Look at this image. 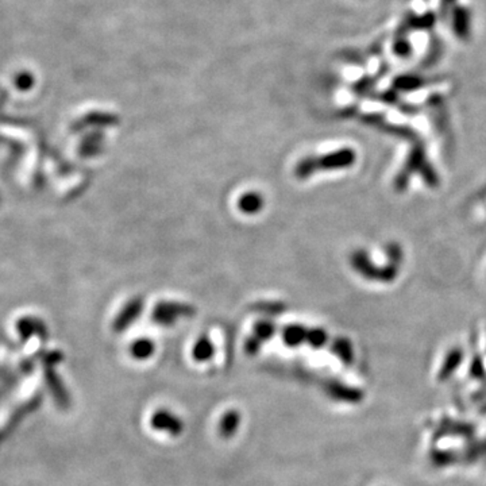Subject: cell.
I'll use <instances>...</instances> for the list:
<instances>
[{
    "label": "cell",
    "mask_w": 486,
    "mask_h": 486,
    "mask_svg": "<svg viewBox=\"0 0 486 486\" xmlns=\"http://www.w3.org/2000/svg\"><path fill=\"white\" fill-rule=\"evenodd\" d=\"M332 351L346 364H350L353 359V348L348 339L339 338L332 343Z\"/></svg>",
    "instance_id": "obj_13"
},
{
    "label": "cell",
    "mask_w": 486,
    "mask_h": 486,
    "mask_svg": "<svg viewBox=\"0 0 486 486\" xmlns=\"http://www.w3.org/2000/svg\"><path fill=\"white\" fill-rule=\"evenodd\" d=\"M328 341L327 332L322 328H315V330H308L307 335V343L314 348H323Z\"/></svg>",
    "instance_id": "obj_14"
},
{
    "label": "cell",
    "mask_w": 486,
    "mask_h": 486,
    "mask_svg": "<svg viewBox=\"0 0 486 486\" xmlns=\"http://www.w3.org/2000/svg\"><path fill=\"white\" fill-rule=\"evenodd\" d=\"M307 335L308 330L305 327L299 324H292L284 330V342L289 348H298L301 343L307 342Z\"/></svg>",
    "instance_id": "obj_7"
},
{
    "label": "cell",
    "mask_w": 486,
    "mask_h": 486,
    "mask_svg": "<svg viewBox=\"0 0 486 486\" xmlns=\"http://www.w3.org/2000/svg\"><path fill=\"white\" fill-rule=\"evenodd\" d=\"M351 265L357 273L366 280L391 284L398 276L400 265L389 261L384 266H377L365 250H355L351 255Z\"/></svg>",
    "instance_id": "obj_2"
},
{
    "label": "cell",
    "mask_w": 486,
    "mask_h": 486,
    "mask_svg": "<svg viewBox=\"0 0 486 486\" xmlns=\"http://www.w3.org/2000/svg\"><path fill=\"white\" fill-rule=\"evenodd\" d=\"M150 426L156 431H165L172 437H179L184 430L181 419L168 410H159L157 412H154L150 419Z\"/></svg>",
    "instance_id": "obj_5"
},
{
    "label": "cell",
    "mask_w": 486,
    "mask_h": 486,
    "mask_svg": "<svg viewBox=\"0 0 486 486\" xmlns=\"http://www.w3.org/2000/svg\"><path fill=\"white\" fill-rule=\"evenodd\" d=\"M154 350H156V345L153 341L139 339L137 342H134V345L131 348V354L136 359L145 361V359H149L154 354Z\"/></svg>",
    "instance_id": "obj_11"
},
{
    "label": "cell",
    "mask_w": 486,
    "mask_h": 486,
    "mask_svg": "<svg viewBox=\"0 0 486 486\" xmlns=\"http://www.w3.org/2000/svg\"><path fill=\"white\" fill-rule=\"evenodd\" d=\"M318 169V162L316 157H307L304 160H301L298 166H296V176L299 179H308L309 176H312Z\"/></svg>",
    "instance_id": "obj_12"
},
{
    "label": "cell",
    "mask_w": 486,
    "mask_h": 486,
    "mask_svg": "<svg viewBox=\"0 0 486 486\" xmlns=\"http://www.w3.org/2000/svg\"><path fill=\"white\" fill-rule=\"evenodd\" d=\"M193 315V308L179 302H160L153 314V319L160 325H172L180 316Z\"/></svg>",
    "instance_id": "obj_3"
},
{
    "label": "cell",
    "mask_w": 486,
    "mask_h": 486,
    "mask_svg": "<svg viewBox=\"0 0 486 486\" xmlns=\"http://www.w3.org/2000/svg\"><path fill=\"white\" fill-rule=\"evenodd\" d=\"M355 160H357V154L350 147H343L322 157H316L318 169H324V170L348 169L355 163Z\"/></svg>",
    "instance_id": "obj_4"
},
{
    "label": "cell",
    "mask_w": 486,
    "mask_h": 486,
    "mask_svg": "<svg viewBox=\"0 0 486 486\" xmlns=\"http://www.w3.org/2000/svg\"><path fill=\"white\" fill-rule=\"evenodd\" d=\"M415 173H419L424 179L427 186L431 188L439 186V177L437 175V170L434 169V166L430 165V162L427 161L426 153L420 145L414 146L412 150L410 152L404 168L401 169V172L397 175L394 180L396 189L404 191L410 183V179Z\"/></svg>",
    "instance_id": "obj_1"
},
{
    "label": "cell",
    "mask_w": 486,
    "mask_h": 486,
    "mask_svg": "<svg viewBox=\"0 0 486 486\" xmlns=\"http://www.w3.org/2000/svg\"><path fill=\"white\" fill-rule=\"evenodd\" d=\"M241 426V414L238 411L226 412L219 423V432L223 438H232Z\"/></svg>",
    "instance_id": "obj_6"
},
{
    "label": "cell",
    "mask_w": 486,
    "mask_h": 486,
    "mask_svg": "<svg viewBox=\"0 0 486 486\" xmlns=\"http://www.w3.org/2000/svg\"><path fill=\"white\" fill-rule=\"evenodd\" d=\"M213 353H215V348L207 337L199 338L192 348V357L197 362L209 361L213 357Z\"/></svg>",
    "instance_id": "obj_8"
},
{
    "label": "cell",
    "mask_w": 486,
    "mask_h": 486,
    "mask_svg": "<svg viewBox=\"0 0 486 486\" xmlns=\"http://www.w3.org/2000/svg\"><path fill=\"white\" fill-rule=\"evenodd\" d=\"M238 206H239V209L245 213H257L264 207V199L261 195H258L255 192H249V193H245L239 199Z\"/></svg>",
    "instance_id": "obj_10"
},
{
    "label": "cell",
    "mask_w": 486,
    "mask_h": 486,
    "mask_svg": "<svg viewBox=\"0 0 486 486\" xmlns=\"http://www.w3.org/2000/svg\"><path fill=\"white\" fill-rule=\"evenodd\" d=\"M275 332H276V327L272 322L262 321L255 324L254 335L261 342L270 339L275 335Z\"/></svg>",
    "instance_id": "obj_15"
},
{
    "label": "cell",
    "mask_w": 486,
    "mask_h": 486,
    "mask_svg": "<svg viewBox=\"0 0 486 486\" xmlns=\"http://www.w3.org/2000/svg\"><path fill=\"white\" fill-rule=\"evenodd\" d=\"M261 348V341L257 338V337H252L246 341V345H245V348L249 354H255L258 350Z\"/></svg>",
    "instance_id": "obj_16"
},
{
    "label": "cell",
    "mask_w": 486,
    "mask_h": 486,
    "mask_svg": "<svg viewBox=\"0 0 486 486\" xmlns=\"http://www.w3.org/2000/svg\"><path fill=\"white\" fill-rule=\"evenodd\" d=\"M143 309V302L139 299H136V300L131 301L126 309L123 311V315L118 319L116 322V328L118 330H123L126 328L129 324L131 322H134L137 318H138L139 312H142Z\"/></svg>",
    "instance_id": "obj_9"
}]
</instances>
